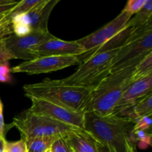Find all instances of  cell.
<instances>
[{
  "label": "cell",
  "instance_id": "cell-19",
  "mask_svg": "<svg viewBox=\"0 0 152 152\" xmlns=\"http://www.w3.org/2000/svg\"><path fill=\"white\" fill-rule=\"evenodd\" d=\"M43 1L44 0H22V1H19V4L14 8L12 9L10 11H9L8 16L12 19L16 16L25 14L31 11L36 6L42 3Z\"/></svg>",
  "mask_w": 152,
  "mask_h": 152
},
{
  "label": "cell",
  "instance_id": "cell-24",
  "mask_svg": "<svg viewBox=\"0 0 152 152\" xmlns=\"http://www.w3.org/2000/svg\"><path fill=\"white\" fill-rule=\"evenodd\" d=\"M4 152H27V145L22 139L16 142H6Z\"/></svg>",
  "mask_w": 152,
  "mask_h": 152
},
{
  "label": "cell",
  "instance_id": "cell-22",
  "mask_svg": "<svg viewBox=\"0 0 152 152\" xmlns=\"http://www.w3.org/2000/svg\"><path fill=\"white\" fill-rule=\"evenodd\" d=\"M50 148L55 152H74L68 142L66 135L56 138Z\"/></svg>",
  "mask_w": 152,
  "mask_h": 152
},
{
  "label": "cell",
  "instance_id": "cell-18",
  "mask_svg": "<svg viewBox=\"0 0 152 152\" xmlns=\"http://www.w3.org/2000/svg\"><path fill=\"white\" fill-rule=\"evenodd\" d=\"M150 74H152V51L148 53L137 65L132 77V81L139 80Z\"/></svg>",
  "mask_w": 152,
  "mask_h": 152
},
{
  "label": "cell",
  "instance_id": "cell-23",
  "mask_svg": "<svg viewBox=\"0 0 152 152\" xmlns=\"http://www.w3.org/2000/svg\"><path fill=\"white\" fill-rule=\"evenodd\" d=\"M145 1L146 0H129L125 7L123 9V11L134 16L143 7Z\"/></svg>",
  "mask_w": 152,
  "mask_h": 152
},
{
  "label": "cell",
  "instance_id": "cell-25",
  "mask_svg": "<svg viewBox=\"0 0 152 152\" xmlns=\"http://www.w3.org/2000/svg\"><path fill=\"white\" fill-rule=\"evenodd\" d=\"M151 127V114L145 115L140 117L135 122L133 131H146L149 130Z\"/></svg>",
  "mask_w": 152,
  "mask_h": 152
},
{
  "label": "cell",
  "instance_id": "cell-7",
  "mask_svg": "<svg viewBox=\"0 0 152 152\" xmlns=\"http://www.w3.org/2000/svg\"><path fill=\"white\" fill-rule=\"evenodd\" d=\"M54 37L49 31H36L23 37L9 34L2 39L6 49L13 59H23L27 62L37 59L32 53V50L36 46Z\"/></svg>",
  "mask_w": 152,
  "mask_h": 152
},
{
  "label": "cell",
  "instance_id": "cell-9",
  "mask_svg": "<svg viewBox=\"0 0 152 152\" xmlns=\"http://www.w3.org/2000/svg\"><path fill=\"white\" fill-rule=\"evenodd\" d=\"M75 65H81L77 56H52L39 57L24 62L10 69L13 73L39 74L59 71Z\"/></svg>",
  "mask_w": 152,
  "mask_h": 152
},
{
  "label": "cell",
  "instance_id": "cell-10",
  "mask_svg": "<svg viewBox=\"0 0 152 152\" xmlns=\"http://www.w3.org/2000/svg\"><path fill=\"white\" fill-rule=\"evenodd\" d=\"M132 16V15L122 10L111 22L92 34L77 40V42L85 49L86 52L95 50L120 32L126 27Z\"/></svg>",
  "mask_w": 152,
  "mask_h": 152
},
{
  "label": "cell",
  "instance_id": "cell-28",
  "mask_svg": "<svg viewBox=\"0 0 152 152\" xmlns=\"http://www.w3.org/2000/svg\"><path fill=\"white\" fill-rule=\"evenodd\" d=\"M14 59L6 49L5 45L2 39L0 38V64L7 62L9 60Z\"/></svg>",
  "mask_w": 152,
  "mask_h": 152
},
{
  "label": "cell",
  "instance_id": "cell-34",
  "mask_svg": "<svg viewBox=\"0 0 152 152\" xmlns=\"http://www.w3.org/2000/svg\"><path fill=\"white\" fill-rule=\"evenodd\" d=\"M45 152H52V151H51V148H49V149H48L47 151H46Z\"/></svg>",
  "mask_w": 152,
  "mask_h": 152
},
{
  "label": "cell",
  "instance_id": "cell-1",
  "mask_svg": "<svg viewBox=\"0 0 152 152\" xmlns=\"http://www.w3.org/2000/svg\"><path fill=\"white\" fill-rule=\"evenodd\" d=\"M135 121L126 117L111 114L102 116L84 113V130L102 145L116 152H127Z\"/></svg>",
  "mask_w": 152,
  "mask_h": 152
},
{
  "label": "cell",
  "instance_id": "cell-12",
  "mask_svg": "<svg viewBox=\"0 0 152 152\" xmlns=\"http://www.w3.org/2000/svg\"><path fill=\"white\" fill-rule=\"evenodd\" d=\"M152 74L132 81L116 105L114 114L117 115L126 108L133 106L144 96L152 94Z\"/></svg>",
  "mask_w": 152,
  "mask_h": 152
},
{
  "label": "cell",
  "instance_id": "cell-11",
  "mask_svg": "<svg viewBox=\"0 0 152 152\" xmlns=\"http://www.w3.org/2000/svg\"><path fill=\"white\" fill-rule=\"evenodd\" d=\"M85 49L77 41H65L54 37L36 46L32 53L37 58L52 56H79Z\"/></svg>",
  "mask_w": 152,
  "mask_h": 152
},
{
  "label": "cell",
  "instance_id": "cell-27",
  "mask_svg": "<svg viewBox=\"0 0 152 152\" xmlns=\"http://www.w3.org/2000/svg\"><path fill=\"white\" fill-rule=\"evenodd\" d=\"M10 80V68H9L7 62L0 64V82L9 83Z\"/></svg>",
  "mask_w": 152,
  "mask_h": 152
},
{
  "label": "cell",
  "instance_id": "cell-4",
  "mask_svg": "<svg viewBox=\"0 0 152 152\" xmlns=\"http://www.w3.org/2000/svg\"><path fill=\"white\" fill-rule=\"evenodd\" d=\"M12 124L19 130L21 139L24 140L35 137H61L79 130L74 126L37 115L28 110L16 116Z\"/></svg>",
  "mask_w": 152,
  "mask_h": 152
},
{
  "label": "cell",
  "instance_id": "cell-33",
  "mask_svg": "<svg viewBox=\"0 0 152 152\" xmlns=\"http://www.w3.org/2000/svg\"><path fill=\"white\" fill-rule=\"evenodd\" d=\"M127 152H136V144L134 142H131L129 145Z\"/></svg>",
  "mask_w": 152,
  "mask_h": 152
},
{
  "label": "cell",
  "instance_id": "cell-35",
  "mask_svg": "<svg viewBox=\"0 0 152 152\" xmlns=\"http://www.w3.org/2000/svg\"></svg>",
  "mask_w": 152,
  "mask_h": 152
},
{
  "label": "cell",
  "instance_id": "cell-29",
  "mask_svg": "<svg viewBox=\"0 0 152 152\" xmlns=\"http://www.w3.org/2000/svg\"><path fill=\"white\" fill-rule=\"evenodd\" d=\"M6 125L4 124V117H3V103L0 98V136L4 137L6 132Z\"/></svg>",
  "mask_w": 152,
  "mask_h": 152
},
{
  "label": "cell",
  "instance_id": "cell-8",
  "mask_svg": "<svg viewBox=\"0 0 152 152\" xmlns=\"http://www.w3.org/2000/svg\"><path fill=\"white\" fill-rule=\"evenodd\" d=\"M31 106L28 111L37 115L50 119L84 130V113L76 111L65 107L38 98H30Z\"/></svg>",
  "mask_w": 152,
  "mask_h": 152
},
{
  "label": "cell",
  "instance_id": "cell-26",
  "mask_svg": "<svg viewBox=\"0 0 152 152\" xmlns=\"http://www.w3.org/2000/svg\"><path fill=\"white\" fill-rule=\"evenodd\" d=\"M19 1L14 0H0V16L8 13L9 11L14 8Z\"/></svg>",
  "mask_w": 152,
  "mask_h": 152
},
{
  "label": "cell",
  "instance_id": "cell-30",
  "mask_svg": "<svg viewBox=\"0 0 152 152\" xmlns=\"http://www.w3.org/2000/svg\"><path fill=\"white\" fill-rule=\"evenodd\" d=\"M8 13H4V14L0 16V31H1L5 25L11 23V18L8 16Z\"/></svg>",
  "mask_w": 152,
  "mask_h": 152
},
{
  "label": "cell",
  "instance_id": "cell-13",
  "mask_svg": "<svg viewBox=\"0 0 152 152\" xmlns=\"http://www.w3.org/2000/svg\"><path fill=\"white\" fill-rule=\"evenodd\" d=\"M58 2L59 0H44L42 3L36 6L28 13L16 16L12 19L24 22L29 25L32 31H48V22L49 17Z\"/></svg>",
  "mask_w": 152,
  "mask_h": 152
},
{
  "label": "cell",
  "instance_id": "cell-2",
  "mask_svg": "<svg viewBox=\"0 0 152 152\" xmlns=\"http://www.w3.org/2000/svg\"><path fill=\"white\" fill-rule=\"evenodd\" d=\"M138 64L110 73L91 91L83 112H94L102 117L114 114L116 105L132 83Z\"/></svg>",
  "mask_w": 152,
  "mask_h": 152
},
{
  "label": "cell",
  "instance_id": "cell-32",
  "mask_svg": "<svg viewBox=\"0 0 152 152\" xmlns=\"http://www.w3.org/2000/svg\"><path fill=\"white\" fill-rule=\"evenodd\" d=\"M6 140L4 137L0 136V152H4V148H5Z\"/></svg>",
  "mask_w": 152,
  "mask_h": 152
},
{
  "label": "cell",
  "instance_id": "cell-14",
  "mask_svg": "<svg viewBox=\"0 0 152 152\" xmlns=\"http://www.w3.org/2000/svg\"><path fill=\"white\" fill-rule=\"evenodd\" d=\"M134 28V27H125L120 32L116 34L114 37H113L111 39L108 40L107 42L102 45L98 48L95 49L93 50H89V51L85 52L82 54L77 56L79 60L80 61L81 64L84 62L85 61L88 60L92 57L94 55L98 54V53H103V52L110 51V50H117V49H120L126 42L128 39L132 35Z\"/></svg>",
  "mask_w": 152,
  "mask_h": 152
},
{
  "label": "cell",
  "instance_id": "cell-6",
  "mask_svg": "<svg viewBox=\"0 0 152 152\" xmlns=\"http://www.w3.org/2000/svg\"><path fill=\"white\" fill-rule=\"evenodd\" d=\"M152 51V31L142 37L129 40L119 50L112 61L110 73H114L138 64Z\"/></svg>",
  "mask_w": 152,
  "mask_h": 152
},
{
  "label": "cell",
  "instance_id": "cell-16",
  "mask_svg": "<svg viewBox=\"0 0 152 152\" xmlns=\"http://www.w3.org/2000/svg\"><path fill=\"white\" fill-rule=\"evenodd\" d=\"M152 19V1L146 0L143 7L134 16H132L129 22H127L126 27H137L141 26L147 23L148 21Z\"/></svg>",
  "mask_w": 152,
  "mask_h": 152
},
{
  "label": "cell",
  "instance_id": "cell-20",
  "mask_svg": "<svg viewBox=\"0 0 152 152\" xmlns=\"http://www.w3.org/2000/svg\"><path fill=\"white\" fill-rule=\"evenodd\" d=\"M131 140L135 144L137 142L140 148L145 149L151 145V134L146 131H133L131 135Z\"/></svg>",
  "mask_w": 152,
  "mask_h": 152
},
{
  "label": "cell",
  "instance_id": "cell-21",
  "mask_svg": "<svg viewBox=\"0 0 152 152\" xmlns=\"http://www.w3.org/2000/svg\"><path fill=\"white\" fill-rule=\"evenodd\" d=\"M12 32L17 37H23L32 32L28 25L16 19H11Z\"/></svg>",
  "mask_w": 152,
  "mask_h": 152
},
{
  "label": "cell",
  "instance_id": "cell-17",
  "mask_svg": "<svg viewBox=\"0 0 152 152\" xmlns=\"http://www.w3.org/2000/svg\"><path fill=\"white\" fill-rule=\"evenodd\" d=\"M58 137H35L25 140L27 152H45L51 148L52 144Z\"/></svg>",
  "mask_w": 152,
  "mask_h": 152
},
{
  "label": "cell",
  "instance_id": "cell-15",
  "mask_svg": "<svg viewBox=\"0 0 152 152\" xmlns=\"http://www.w3.org/2000/svg\"><path fill=\"white\" fill-rule=\"evenodd\" d=\"M66 137L74 152H99L98 142L85 130L79 129Z\"/></svg>",
  "mask_w": 152,
  "mask_h": 152
},
{
  "label": "cell",
  "instance_id": "cell-31",
  "mask_svg": "<svg viewBox=\"0 0 152 152\" xmlns=\"http://www.w3.org/2000/svg\"><path fill=\"white\" fill-rule=\"evenodd\" d=\"M98 151L99 152H116L112 148L106 145H102L98 143Z\"/></svg>",
  "mask_w": 152,
  "mask_h": 152
},
{
  "label": "cell",
  "instance_id": "cell-5",
  "mask_svg": "<svg viewBox=\"0 0 152 152\" xmlns=\"http://www.w3.org/2000/svg\"><path fill=\"white\" fill-rule=\"evenodd\" d=\"M119 50L94 55L80 65L74 74L62 81L65 84L93 90L110 74L112 61Z\"/></svg>",
  "mask_w": 152,
  "mask_h": 152
},
{
  "label": "cell",
  "instance_id": "cell-3",
  "mask_svg": "<svg viewBox=\"0 0 152 152\" xmlns=\"http://www.w3.org/2000/svg\"><path fill=\"white\" fill-rule=\"evenodd\" d=\"M23 90L29 99L38 98L83 112L92 89L65 84L62 80L46 78L39 83L24 85Z\"/></svg>",
  "mask_w": 152,
  "mask_h": 152
}]
</instances>
